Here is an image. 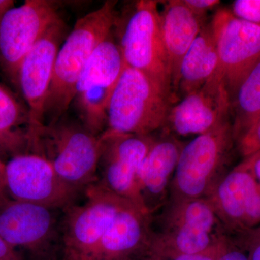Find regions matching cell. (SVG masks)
Listing matches in <instances>:
<instances>
[{"instance_id":"obj_1","label":"cell","mask_w":260,"mask_h":260,"mask_svg":"<svg viewBox=\"0 0 260 260\" xmlns=\"http://www.w3.org/2000/svg\"><path fill=\"white\" fill-rule=\"evenodd\" d=\"M116 5V1L106 2L78 19L61 44L46 102L44 124L59 120L73 104L77 83L85 65L117 24Z\"/></svg>"},{"instance_id":"obj_2","label":"cell","mask_w":260,"mask_h":260,"mask_svg":"<svg viewBox=\"0 0 260 260\" xmlns=\"http://www.w3.org/2000/svg\"><path fill=\"white\" fill-rule=\"evenodd\" d=\"M150 226V254L161 259L202 252L228 234L208 198H169Z\"/></svg>"},{"instance_id":"obj_3","label":"cell","mask_w":260,"mask_h":260,"mask_svg":"<svg viewBox=\"0 0 260 260\" xmlns=\"http://www.w3.org/2000/svg\"><path fill=\"white\" fill-rule=\"evenodd\" d=\"M30 150L47 159L61 180L80 194L96 182L102 139L80 120L65 114L44 124Z\"/></svg>"},{"instance_id":"obj_4","label":"cell","mask_w":260,"mask_h":260,"mask_svg":"<svg viewBox=\"0 0 260 260\" xmlns=\"http://www.w3.org/2000/svg\"><path fill=\"white\" fill-rule=\"evenodd\" d=\"M172 98V91L125 65L109 100L102 134L151 135L167 125Z\"/></svg>"},{"instance_id":"obj_5","label":"cell","mask_w":260,"mask_h":260,"mask_svg":"<svg viewBox=\"0 0 260 260\" xmlns=\"http://www.w3.org/2000/svg\"><path fill=\"white\" fill-rule=\"evenodd\" d=\"M234 143L232 123L228 120L184 145L169 198H208L229 172Z\"/></svg>"},{"instance_id":"obj_6","label":"cell","mask_w":260,"mask_h":260,"mask_svg":"<svg viewBox=\"0 0 260 260\" xmlns=\"http://www.w3.org/2000/svg\"><path fill=\"white\" fill-rule=\"evenodd\" d=\"M84 194L83 204H74L63 210L61 260H99L104 234L118 211L128 203L97 183L87 188Z\"/></svg>"},{"instance_id":"obj_7","label":"cell","mask_w":260,"mask_h":260,"mask_svg":"<svg viewBox=\"0 0 260 260\" xmlns=\"http://www.w3.org/2000/svg\"><path fill=\"white\" fill-rule=\"evenodd\" d=\"M119 49L126 66L148 75L172 91V78L160 27L158 2H137L119 38Z\"/></svg>"},{"instance_id":"obj_8","label":"cell","mask_w":260,"mask_h":260,"mask_svg":"<svg viewBox=\"0 0 260 260\" xmlns=\"http://www.w3.org/2000/svg\"><path fill=\"white\" fill-rule=\"evenodd\" d=\"M124 66L113 32L98 46L80 75L73 103L80 121L94 135L106 129L108 105Z\"/></svg>"},{"instance_id":"obj_9","label":"cell","mask_w":260,"mask_h":260,"mask_svg":"<svg viewBox=\"0 0 260 260\" xmlns=\"http://www.w3.org/2000/svg\"><path fill=\"white\" fill-rule=\"evenodd\" d=\"M100 136L102 151L95 183L150 215L140 195L139 173L155 138L152 135L102 134Z\"/></svg>"},{"instance_id":"obj_10","label":"cell","mask_w":260,"mask_h":260,"mask_svg":"<svg viewBox=\"0 0 260 260\" xmlns=\"http://www.w3.org/2000/svg\"><path fill=\"white\" fill-rule=\"evenodd\" d=\"M62 19L52 24L24 58L18 75V86L29 114L28 149L44 125L46 102L50 89L56 55L68 37Z\"/></svg>"},{"instance_id":"obj_11","label":"cell","mask_w":260,"mask_h":260,"mask_svg":"<svg viewBox=\"0 0 260 260\" xmlns=\"http://www.w3.org/2000/svg\"><path fill=\"white\" fill-rule=\"evenodd\" d=\"M221 75L231 99L260 61V27L220 9L210 22Z\"/></svg>"},{"instance_id":"obj_12","label":"cell","mask_w":260,"mask_h":260,"mask_svg":"<svg viewBox=\"0 0 260 260\" xmlns=\"http://www.w3.org/2000/svg\"><path fill=\"white\" fill-rule=\"evenodd\" d=\"M60 18L56 3L48 0H26L5 15L0 24V65L15 85L24 58Z\"/></svg>"},{"instance_id":"obj_13","label":"cell","mask_w":260,"mask_h":260,"mask_svg":"<svg viewBox=\"0 0 260 260\" xmlns=\"http://www.w3.org/2000/svg\"><path fill=\"white\" fill-rule=\"evenodd\" d=\"M5 184L10 198L64 210L80 193L61 180L47 159L36 153H19L5 164Z\"/></svg>"},{"instance_id":"obj_14","label":"cell","mask_w":260,"mask_h":260,"mask_svg":"<svg viewBox=\"0 0 260 260\" xmlns=\"http://www.w3.org/2000/svg\"><path fill=\"white\" fill-rule=\"evenodd\" d=\"M58 210L7 198L0 203V236L17 250L49 257L59 234Z\"/></svg>"},{"instance_id":"obj_15","label":"cell","mask_w":260,"mask_h":260,"mask_svg":"<svg viewBox=\"0 0 260 260\" xmlns=\"http://www.w3.org/2000/svg\"><path fill=\"white\" fill-rule=\"evenodd\" d=\"M232 99L218 71L203 86L171 109L167 125L180 136L205 134L229 120Z\"/></svg>"},{"instance_id":"obj_16","label":"cell","mask_w":260,"mask_h":260,"mask_svg":"<svg viewBox=\"0 0 260 260\" xmlns=\"http://www.w3.org/2000/svg\"><path fill=\"white\" fill-rule=\"evenodd\" d=\"M184 143L172 135L155 138L139 173L140 195L151 216L165 204Z\"/></svg>"},{"instance_id":"obj_17","label":"cell","mask_w":260,"mask_h":260,"mask_svg":"<svg viewBox=\"0 0 260 260\" xmlns=\"http://www.w3.org/2000/svg\"><path fill=\"white\" fill-rule=\"evenodd\" d=\"M151 216L126 203L104 234L99 260H138L150 255Z\"/></svg>"},{"instance_id":"obj_18","label":"cell","mask_w":260,"mask_h":260,"mask_svg":"<svg viewBox=\"0 0 260 260\" xmlns=\"http://www.w3.org/2000/svg\"><path fill=\"white\" fill-rule=\"evenodd\" d=\"M258 181L251 171L249 157L225 174L208 197L217 216L229 235L243 232L246 205Z\"/></svg>"},{"instance_id":"obj_19","label":"cell","mask_w":260,"mask_h":260,"mask_svg":"<svg viewBox=\"0 0 260 260\" xmlns=\"http://www.w3.org/2000/svg\"><path fill=\"white\" fill-rule=\"evenodd\" d=\"M203 20L188 9L182 0L167 2L160 12L162 42L172 73L173 87L177 88L181 61L204 26Z\"/></svg>"},{"instance_id":"obj_20","label":"cell","mask_w":260,"mask_h":260,"mask_svg":"<svg viewBox=\"0 0 260 260\" xmlns=\"http://www.w3.org/2000/svg\"><path fill=\"white\" fill-rule=\"evenodd\" d=\"M218 53L211 23L204 25L183 58L177 88L185 96L201 88L215 74Z\"/></svg>"},{"instance_id":"obj_21","label":"cell","mask_w":260,"mask_h":260,"mask_svg":"<svg viewBox=\"0 0 260 260\" xmlns=\"http://www.w3.org/2000/svg\"><path fill=\"white\" fill-rule=\"evenodd\" d=\"M28 108L0 84V153L13 155L28 148Z\"/></svg>"},{"instance_id":"obj_22","label":"cell","mask_w":260,"mask_h":260,"mask_svg":"<svg viewBox=\"0 0 260 260\" xmlns=\"http://www.w3.org/2000/svg\"><path fill=\"white\" fill-rule=\"evenodd\" d=\"M233 99L232 128L236 141L260 117V61L243 80Z\"/></svg>"},{"instance_id":"obj_23","label":"cell","mask_w":260,"mask_h":260,"mask_svg":"<svg viewBox=\"0 0 260 260\" xmlns=\"http://www.w3.org/2000/svg\"><path fill=\"white\" fill-rule=\"evenodd\" d=\"M243 158L250 156L260 150V117L235 141Z\"/></svg>"},{"instance_id":"obj_24","label":"cell","mask_w":260,"mask_h":260,"mask_svg":"<svg viewBox=\"0 0 260 260\" xmlns=\"http://www.w3.org/2000/svg\"><path fill=\"white\" fill-rule=\"evenodd\" d=\"M230 10L237 18L260 27V0H236Z\"/></svg>"},{"instance_id":"obj_25","label":"cell","mask_w":260,"mask_h":260,"mask_svg":"<svg viewBox=\"0 0 260 260\" xmlns=\"http://www.w3.org/2000/svg\"><path fill=\"white\" fill-rule=\"evenodd\" d=\"M258 226H260L259 183H258L255 190L251 195L247 205H246L244 218H243V232Z\"/></svg>"},{"instance_id":"obj_26","label":"cell","mask_w":260,"mask_h":260,"mask_svg":"<svg viewBox=\"0 0 260 260\" xmlns=\"http://www.w3.org/2000/svg\"><path fill=\"white\" fill-rule=\"evenodd\" d=\"M237 241L247 252L249 260H260V226L237 234Z\"/></svg>"},{"instance_id":"obj_27","label":"cell","mask_w":260,"mask_h":260,"mask_svg":"<svg viewBox=\"0 0 260 260\" xmlns=\"http://www.w3.org/2000/svg\"><path fill=\"white\" fill-rule=\"evenodd\" d=\"M217 260H249L247 252L230 235H227L224 241L223 247Z\"/></svg>"},{"instance_id":"obj_28","label":"cell","mask_w":260,"mask_h":260,"mask_svg":"<svg viewBox=\"0 0 260 260\" xmlns=\"http://www.w3.org/2000/svg\"><path fill=\"white\" fill-rule=\"evenodd\" d=\"M227 235L224 236L220 242L215 244V245L211 246L209 249H207L202 252L197 253V254H186V255H181L176 256V257L171 258V259H161L162 260H217L218 259L219 254L221 251L223 247L224 241Z\"/></svg>"},{"instance_id":"obj_29","label":"cell","mask_w":260,"mask_h":260,"mask_svg":"<svg viewBox=\"0 0 260 260\" xmlns=\"http://www.w3.org/2000/svg\"><path fill=\"white\" fill-rule=\"evenodd\" d=\"M182 2L188 9L203 20L208 11L220 4L218 0H182Z\"/></svg>"},{"instance_id":"obj_30","label":"cell","mask_w":260,"mask_h":260,"mask_svg":"<svg viewBox=\"0 0 260 260\" xmlns=\"http://www.w3.org/2000/svg\"><path fill=\"white\" fill-rule=\"evenodd\" d=\"M0 260H24L17 249L0 236Z\"/></svg>"},{"instance_id":"obj_31","label":"cell","mask_w":260,"mask_h":260,"mask_svg":"<svg viewBox=\"0 0 260 260\" xmlns=\"http://www.w3.org/2000/svg\"><path fill=\"white\" fill-rule=\"evenodd\" d=\"M10 198L5 184V162L0 158V203Z\"/></svg>"},{"instance_id":"obj_32","label":"cell","mask_w":260,"mask_h":260,"mask_svg":"<svg viewBox=\"0 0 260 260\" xmlns=\"http://www.w3.org/2000/svg\"><path fill=\"white\" fill-rule=\"evenodd\" d=\"M249 157L250 159L251 171L256 181L260 184V150Z\"/></svg>"},{"instance_id":"obj_33","label":"cell","mask_w":260,"mask_h":260,"mask_svg":"<svg viewBox=\"0 0 260 260\" xmlns=\"http://www.w3.org/2000/svg\"><path fill=\"white\" fill-rule=\"evenodd\" d=\"M15 7L13 0H0V24L8 11Z\"/></svg>"},{"instance_id":"obj_34","label":"cell","mask_w":260,"mask_h":260,"mask_svg":"<svg viewBox=\"0 0 260 260\" xmlns=\"http://www.w3.org/2000/svg\"><path fill=\"white\" fill-rule=\"evenodd\" d=\"M138 260H162L160 258L158 257V256H155L152 255V254H150V255H148L145 256V257L142 258V259Z\"/></svg>"},{"instance_id":"obj_35","label":"cell","mask_w":260,"mask_h":260,"mask_svg":"<svg viewBox=\"0 0 260 260\" xmlns=\"http://www.w3.org/2000/svg\"><path fill=\"white\" fill-rule=\"evenodd\" d=\"M42 260H55L54 257H51V256H49V257L44 258V259H43Z\"/></svg>"}]
</instances>
